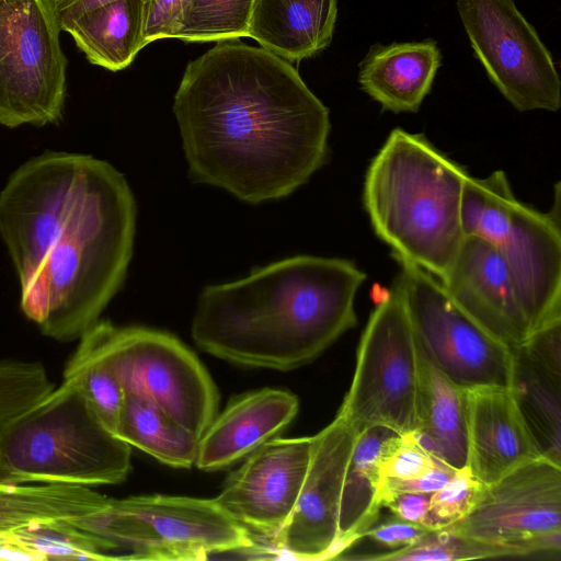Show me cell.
Wrapping results in <instances>:
<instances>
[{
	"label": "cell",
	"instance_id": "cell-8",
	"mask_svg": "<svg viewBox=\"0 0 561 561\" xmlns=\"http://www.w3.org/2000/svg\"><path fill=\"white\" fill-rule=\"evenodd\" d=\"M76 351L99 360L125 392L149 398L198 438L217 414L219 393L209 374L167 332L99 320Z\"/></svg>",
	"mask_w": 561,
	"mask_h": 561
},
{
	"label": "cell",
	"instance_id": "cell-41",
	"mask_svg": "<svg viewBox=\"0 0 561 561\" xmlns=\"http://www.w3.org/2000/svg\"><path fill=\"white\" fill-rule=\"evenodd\" d=\"M2 536V534H0V537Z\"/></svg>",
	"mask_w": 561,
	"mask_h": 561
},
{
	"label": "cell",
	"instance_id": "cell-38",
	"mask_svg": "<svg viewBox=\"0 0 561 561\" xmlns=\"http://www.w3.org/2000/svg\"><path fill=\"white\" fill-rule=\"evenodd\" d=\"M431 494L394 493L379 499L380 508H389L394 516L426 527Z\"/></svg>",
	"mask_w": 561,
	"mask_h": 561
},
{
	"label": "cell",
	"instance_id": "cell-22",
	"mask_svg": "<svg viewBox=\"0 0 561 561\" xmlns=\"http://www.w3.org/2000/svg\"><path fill=\"white\" fill-rule=\"evenodd\" d=\"M411 434L440 465L453 470L467 467L466 389L446 378L423 354L420 426Z\"/></svg>",
	"mask_w": 561,
	"mask_h": 561
},
{
	"label": "cell",
	"instance_id": "cell-9",
	"mask_svg": "<svg viewBox=\"0 0 561 561\" xmlns=\"http://www.w3.org/2000/svg\"><path fill=\"white\" fill-rule=\"evenodd\" d=\"M421 388L422 354L396 277L363 331L337 415L357 433L383 426L407 435L420 426Z\"/></svg>",
	"mask_w": 561,
	"mask_h": 561
},
{
	"label": "cell",
	"instance_id": "cell-28",
	"mask_svg": "<svg viewBox=\"0 0 561 561\" xmlns=\"http://www.w3.org/2000/svg\"><path fill=\"white\" fill-rule=\"evenodd\" d=\"M254 0H191L172 35L183 42L249 37Z\"/></svg>",
	"mask_w": 561,
	"mask_h": 561
},
{
	"label": "cell",
	"instance_id": "cell-33",
	"mask_svg": "<svg viewBox=\"0 0 561 561\" xmlns=\"http://www.w3.org/2000/svg\"><path fill=\"white\" fill-rule=\"evenodd\" d=\"M516 350L538 370L561 383V319L535 330Z\"/></svg>",
	"mask_w": 561,
	"mask_h": 561
},
{
	"label": "cell",
	"instance_id": "cell-16",
	"mask_svg": "<svg viewBox=\"0 0 561 561\" xmlns=\"http://www.w3.org/2000/svg\"><path fill=\"white\" fill-rule=\"evenodd\" d=\"M438 280L467 316L512 350L531 334L510 270L495 247L484 239L465 236Z\"/></svg>",
	"mask_w": 561,
	"mask_h": 561
},
{
	"label": "cell",
	"instance_id": "cell-32",
	"mask_svg": "<svg viewBox=\"0 0 561 561\" xmlns=\"http://www.w3.org/2000/svg\"><path fill=\"white\" fill-rule=\"evenodd\" d=\"M482 486L468 467L456 470L447 484L431 494L426 528H445L463 518L474 506Z\"/></svg>",
	"mask_w": 561,
	"mask_h": 561
},
{
	"label": "cell",
	"instance_id": "cell-15",
	"mask_svg": "<svg viewBox=\"0 0 561 561\" xmlns=\"http://www.w3.org/2000/svg\"><path fill=\"white\" fill-rule=\"evenodd\" d=\"M310 437H274L252 451L214 499L250 534L272 543L288 522L311 455Z\"/></svg>",
	"mask_w": 561,
	"mask_h": 561
},
{
	"label": "cell",
	"instance_id": "cell-20",
	"mask_svg": "<svg viewBox=\"0 0 561 561\" xmlns=\"http://www.w3.org/2000/svg\"><path fill=\"white\" fill-rule=\"evenodd\" d=\"M439 65L440 51L433 41L375 46L360 65L358 81L383 110L416 112Z\"/></svg>",
	"mask_w": 561,
	"mask_h": 561
},
{
	"label": "cell",
	"instance_id": "cell-7",
	"mask_svg": "<svg viewBox=\"0 0 561 561\" xmlns=\"http://www.w3.org/2000/svg\"><path fill=\"white\" fill-rule=\"evenodd\" d=\"M69 523L107 541L123 560L196 561L255 546L214 499L107 496L98 513Z\"/></svg>",
	"mask_w": 561,
	"mask_h": 561
},
{
	"label": "cell",
	"instance_id": "cell-30",
	"mask_svg": "<svg viewBox=\"0 0 561 561\" xmlns=\"http://www.w3.org/2000/svg\"><path fill=\"white\" fill-rule=\"evenodd\" d=\"M73 385L104 425L117 436L125 391L117 378L99 360L73 352L64 380Z\"/></svg>",
	"mask_w": 561,
	"mask_h": 561
},
{
	"label": "cell",
	"instance_id": "cell-5",
	"mask_svg": "<svg viewBox=\"0 0 561 561\" xmlns=\"http://www.w3.org/2000/svg\"><path fill=\"white\" fill-rule=\"evenodd\" d=\"M131 446L112 433L80 391L62 381L0 434V476L19 482L117 484Z\"/></svg>",
	"mask_w": 561,
	"mask_h": 561
},
{
	"label": "cell",
	"instance_id": "cell-18",
	"mask_svg": "<svg viewBox=\"0 0 561 561\" xmlns=\"http://www.w3.org/2000/svg\"><path fill=\"white\" fill-rule=\"evenodd\" d=\"M298 409V398L285 389L262 388L233 398L199 437L195 466L228 468L280 433Z\"/></svg>",
	"mask_w": 561,
	"mask_h": 561
},
{
	"label": "cell",
	"instance_id": "cell-39",
	"mask_svg": "<svg viewBox=\"0 0 561 561\" xmlns=\"http://www.w3.org/2000/svg\"><path fill=\"white\" fill-rule=\"evenodd\" d=\"M113 1L117 0H51V3L59 27L62 31L68 23L81 14Z\"/></svg>",
	"mask_w": 561,
	"mask_h": 561
},
{
	"label": "cell",
	"instance_id": "cell-13",
	"mask_svg": "<svg viewBox=\"0 0 561 561\" xmlns=\"http://www.w3.org/2000/svg\"><path fill=\"white\" fill-rule=\"evenodd\" d=\"M523 556L561 551V466L541 456L483 484L472 510L445 527Z\"/></svg>",
	"mask_w": 561,
	"mask_h": 561
},
{
	"label": "cell",
	"instance_id": "cell-25",
	"mask_svg": "<svg viewBox=\"0 0 561 561\" xmlns=\"http://www.w3.org/2000/svg\"><path fill=\"white\" fill-rule=\"evenodd\" d=\"M117 436L167 466L195 465L199 438L142 394L125 392Z\"/></svg>",
	"mask_w": 561,
	"mask_h": 561
},
{
	"label": "cell",
	"instance_id": "cell-11",
	"mask_svg": "<svg viewBox=\"0 0 561 561\" xmlns=\"http://www.w3.org/2000/svg\"><path fill=\"white\" fill-rule=\"evenodd\" d=\"M414 335L422 354L462 389L512 388L513 350L492 336L448 296L438 278L393 257Z\"/></svg>",
	"mask_w": 561,
	"mask_h": 561
},
{
	"label": "cell",
	"instance_id": "cell-27",
	"mask_svg": "<svg viewBox=\"0 0 561 561\" xmlns=\"http://www.w3.org/2000/svg\"><path fill=\"white\" fill-rule=\"evenodd\" d=\"M22 547L47 560H115L104 539L68 520L33 523L7 534Z\"/></svg>",
	"mask_w": 561,
	"mask_h": 561
},
{
	"label": "cell",
	"instance_id": "cell-34",
	"mask_svg": "<svg viewBox=\"0 0 561 561\" xmlns=\"http://www.w3.org/2000/svg\"><path fill=\"white\" fill-rule=\"evenodd\" d=\"M438 466L446 467L423 449L410 433L402 435L398 446L383 462L382 478L413 479Z\"/></svg>",
	"mask_w": 561,
	"mask_h": 561
},
{
	"label": "cell",
	"instance_id": "cell-40",
	"mask_svg": "<svg viewBox=\"0 0 561 561\" xmlns=\"http://www.w3.org/2000/svg\"><path fill=\"white\" fill-rule=\"evenodd\" d=\"M0 560L45 561L42 556L16 543L7 534L0 537Z\"/></svg>",
	"mask_w": 561,
	"mask_h": 561
},
{
	"label": "cell",
	"instance_id": "cell-19",
	"mask_svg": "<svg viewBox=\"0 0 561 561\" xmlns=\"http://www.w3.org/2000/svg\"><path fill=\"white\" fill-rule=\"evenodd\" d=\"M336 15L337 0H254L249 37L288 62H298L329 46Z\"/></svg>",
	"mask_w": 561,
	"mask_h": 561
},
{
	"label": "cell",
	"instance_id": "cell-23",
	"mask_svg": "<svg viewBox=\"0 0 561 561\" xmlns=\"http://www.w3.org/2000/svg\"><path fill=\"white\" fill-rule=\"evenodd\" d=\"M145 0H117L68 23L69 33L88 61L116 72L127 68L144 42Z\"/></svg>",
	"mask_w": 561,
	"mask_h": 561
},
{
	"label": "cell",
	"instance_id": "cell-21",
	"mask_svg": "<svg viewBox=\"0 0 561 561\" xmlns=\"http://www.w3.org/2000/svg\"><path fill=\"white\" fill-rule=\"evenodd\" d=\"M402 435L374 426L358 433L347 465L339 514V537L332 551L337 558L376 524L382 466Z\"/></svg>",
	"mask_w": 561,
	"mask_h": 561
},
{
	"label": "cell",
	"instance_id": "cell-24",
	"mask_svg": "<svg viewBox=\"0 0 561 561\" xmlns=\"http://www.w3.org/2000/svg\"><path fill=\"white\" fill-rule=\"evenodd\" d=\"M106 499L91 486L28 484L0 476V534L33 523L84 518L98 513Z\"/></svg>",
	"mask_w": 561,
	"mask_h": 561
},
{
	"label": "cell",
	"instance_id": "cell-17",
	"mask_svg": "<svg viewBox=\"0 0 561 561\" xmlns=\"http://www.w3.org/2000/svg\"><path fill=\"white\" fill-rule=\"evenodd\" d=\"M467 467L482 484L541 457L512 388L466 389Z\"/></svg>",
	"mask_w": 561,
	"mask_h": 561
},
{
	"label": "cell",
	"instance_id": "cell-35",
	"mask_svg": "<svg viewBox=\"0 0 561 561\" xmlns=\"http://www.w3.org/2000/svg\"><path fill=\"white\" fill-rule=\"evenodd\" d=\"M191 0L145 1L144 42L148 44L172 38L180 19Z\"/></svg>",
	"mask_w": 561,
	"mask_h": 561
},
{
	"label": "cell",
	"instance_id": "cell-4",
	"mask_svg": "<svg viewBox=\"0 0 561 561\" xmlns=\"http://www.w3.org/2000/svg\"><path fill=\"white\" fill-rule=\"evenodd\" d=\"M468 175L424 135L391 130L366 171L363 205L393 257L444 276L465 237L461 201Z\"/></svg>",
	"mask_w": 561,
	"mask_h": 561
},
{
	"label": "cell",
	"instance_id": "cell-3",
	"mask_svg": "<svg viewBox=\"0 0 561 561\" xmlns=\"http://www.w3.org/2000/svg\"><path fill=\"white\" fill-rule=\"evenodd\" d=\"M367 275L353 261L295 255L201 291L191 333L222 360L276 370L301 367L357 323Z\"/></svg>",
	"mask_w": 561,
	"mask_h": 561
},
{
	"label": "cell",
	"instance_id": "cell-10",
	"mask_svg": "<svg viewBox=\"0 0 561 561\" xmlns=\"http://www.w3.org/2000/svg\"><path fill=\"white\" fill-rule=\"evenodd\" d=\"M51 0H0V124L45 126L62 117L67 58Z\"/></svg>",
	"mask_w": 561,
	"mask_h": 561
},
{
	"label": "cell",
	"instance_id": "cell-6",
	"mask_svg": "<svg viewBox=\"0 0 561 561\" xmlns=\"http://www.w3.org/2000/svg\"><path fill=\"white\" fill-rule=\"evenodd\" d=\"M465 236L490 242L504 259L531 327L561 319L560 216L519 202L506 174L467 176L461 201Z\"/></svg>",
	"mask_w": 561,
	"mask_h": 561
},
{
	"label": "cell",
	"instance_id": "cell-1",
	"mask_svg": "<svg viewBox=\"0 0 561 561\" xmlns=\"http://www.w3.org/2000/svg\"><path fill=\"white\" fill-rule=\"evenodd\" d=\"M137 205L122 172L89 154L48 151L0 192V236L23 313L58 342L79 340L123 286Z\"/></svg>",
	"mask_w": 561,
	"mask_h": 561
},
{
	"label": "cell",
	"instance_id": "cell-37",
	"mask_svg": "<svg viewBox=\"0 0 561 561\" xmlns=\"http://www.w3.org/2000/svg\"><path fill=\"white\" fill-rule=\"evenodd\" d=\"M455 471L456 470L450 468L438 466L413 479L399 480L392 478H382L377 499L378 506L379 499L389 494L403 492L433 494L434 492L442 489L445 484H447Z\"/></svg>",
	"mask_w": 561,
	"mask_h": 561
},
{
	"label": "cell",
	"instance_id": "cell-2",
	"mask_svg": "<svg viewBox=\"0 0 561 561\" xmlns=\"http://www.w3.org/2000/svg\"><path fill=\"white\" fill-rule=\"evenodd\" d=\"M172 110L190 179L249 204L287 197L329 159V108L290 62L238 39L186 66Z\"/></svg>",
	"mask_w": 561,
	"mask_h": 561
},
{
	"label": "cell",
	"instance_id": "cell-14",
	"mask_svg": "<svg viewBox=\"0 0 561 561\" xmlns=\"http://www.w3.org/2000/svg\"><path fill=\"white\" fill-rule=\"evenodd\" d=\"M357 435L336 414L312 436L309 466L296 506L273 541L276 552L294 560L332 559L344 478Z\"/></svg>",
	"mask_w": 561,
	"mask_h": 561
},
{
	"label": "cell",
	"instance_id": "cell-26",
	"mask_svg": "<svg viewBox=\"0 0 561 561\" xmlns=\"http://www.w3.org/2000/svg\"><path fill=\"white\" fill-rule=\"evenodd\" d=\"M512 390L541 453L561 466L560 386L533 366L516 348Z\"/></svg>",
	"mask_w": 561,
	"mask_h": 561
},
{
	"label": "cell",
	"instance_id": "cell-36",
	"mask_svg": "<svg viewBox=\"0 0 561 561\" xmlns=\"http://www.w3.org/2000/svg\"><path fill=\"white\" fill-rule=\"evenodd\" d=\"M430 529L414 524L397 516L387 519L383 523L369 527L364 537H369L374 541L391 549H401L412 546L420 540Z\"/></svg>",
	"mask_w": 561,
	"mask_h": 561
},
{
	"label": "cell",
	"instance_id": "cell-31",
	"mask_svg": "<svg viewBox=\"0 0 561 561\" xmlns=\"http://www.w3.org/2000/svg\"><path fill=\"white\" fill-rule=\"evenodd\" d=\"M54 389L41 362L0 359V434Z\"/></svg>",
	"mask_w": 561,
	"mask_h": 561
},
{
	"label": "cell",
	"instance_id": "cell-29",
	"mask_svg": "<svg viewBox=\"0 0 561 561\" xmlns=\"http://www.w3.org/2000/svg\"><path fill=\"white\" fill-rule=\"evenodd\" d=\"M502 557H524L516 548L492 545L458 535L448 528L428 530L412 546L391 552L356 557L363 560L457 561Z\"/></svg>",
	"mask_w": 561,
	"mask_h": 561
},
{
	"label": "cell",
	"instance_id": "cell-12",
	"mask_svg": "<svg viewBox=\"0 0 561 561\" xmlns=\"http://www.w3.org/2000/svg\"><path fill=\"white\" fill-rule=\"evenodd\" d=\"M471 46L490 80L518 111H558L561 81L550 51L514 0H457Z\"/></svg>",
	"mask_w": 561,
	"mask_h": 561
}]
</instances>
